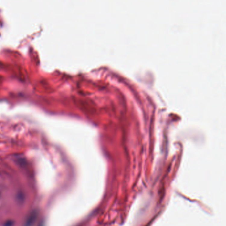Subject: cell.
Wrapping results in <instances>:
<instances>
[{
  "instance_id": "1",
  "label": "cell",
  "mask_w": 226,
  "mask_h": 226,
  "mask_svg": "<svg viewBox=\"0 0 226 226\" xmlns=\"http://www.w3.org/2000/svg\"><path fill=\"white\" fill-rule=\"evenodd\" d=\"M36 218H37V213H36V211H35L30 214V215L27 218V220L25 222L24 226H32L35 224Z\"/></svg>"
},
{
  "instance_id": "2",
  "label": "cell",
  "mask_w": 226,
  "mask_h": 226,
  "mask_svg": "<svg viewBox=\"0 0 226 226\" xmlns=\"http://www.w3.org/2000/svg\"><path fill=\"white\" fill-rule=\"evenodd\" d=\"M41 226H42V225H41Z\"/></svg>"
}]
</instances>
